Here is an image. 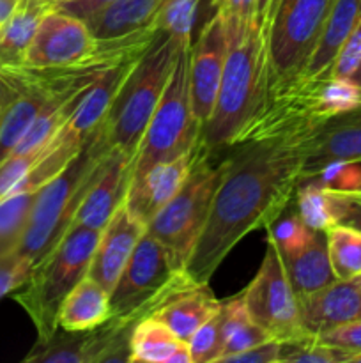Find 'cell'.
I'll list each match as a JSON object with an SVG mask.
<instances>
[{
	"mask_svg": "<svg viewBox=\"0 0 361 363\" xmlns=\"http://www.w3.org/2000/svg\"><path fill=\"white\" fill-rule=\"evenodd\" d=\"M229 50L227 25L218 9L202 23L190 48L188 80L193 116L200 128L207 124L214 110L218 89L222 84L223 67Z\"/></svg>",
	"mask_w": 361,
	"mask_h": 363,
	"instance_id": "obj_11",
	"label": "cell"
},
{
	"mask_svg": "<svg viewBox=\"0 0 361 363\" xmlns=\"http://www.w3.org/2000/svg\"><path fill=\"white\" fill-rule=\"evenodd\" d=\"M21 80L13 69H0V117L11 99L20 92Z\"/></svg>",
	"mask_w": 361,
	"mask_h": 363,
	"instance_id": "obj_43",
	"label": "cell"
},
{
	"mask_svg": "<svg viewBox=\"0 0 361 363\" xmlns=\"http://www.w3.org/2000/svg\"><path fill=\"white\" fill-rule=\"evenodd\" d=\"M357 194H361V191H357Z\"/></svg>",
	"mask_w": 361,
	"mask_h": 363,
	"instance_id": "obj_49",
	"label": "cell"
},
{
	"mask_svg": "<svg viewBox=\"0 0 361 363\" xmlns=\"http://www.w3.org/2000/svg\"><path fill=\"white\" fill-rule=\"evenodd\" d=\"M48 7L34 0H20L9 20L0 25V69L23 67L25 53Z\"/></svg>",
	"mask_w": 361,
	"mask_h": 363,
	"instance_id": "obj_26",
	"label": "cell"
},
{
	"mask_svg": "<svg viewBox=\"0 0 361 363\" xmlns=\"http://www.w3.org/2000/svg\"><path fill=\"white\" fill-rule=\"evenodd\" d=\"M304 138L244 142L229 147L232 152L225 158L209 218L184 266L191 282L209 284L244 236L269 229L289 208L301 181Z\"/></svg>",
	"mask_w": 361,
	"mask_h": 363,
	"instance_id": "obj_1",
	"label": "cell"
},
{
	"mask_svg": "<svg viewBox=\"0 0 361 363\" xmlns=\"http://www.w3.org/2000/svg\"><path fill=\"white\" fill-rule=\"evenodd\" d=\"M165 0H115L87 21L96 39H113L154 27Z\"/></svg>",
	"mask_w": 361,
	"mask_h": 363,
	"instance_id": "obj_25",
	"label": "cell"
},
{
	"mask_svg": "<svg viewBox=\"0 0 361 363\" xmlns=\"http://www.w3.org/2000/svg\"><path fill=\"white\" fill-rule=\"evenodd\" d=\"M108 152L99 126L85 138L80 152L38 190L27 230L16 250L34 266L67 233L88 183Z\"/></svg>",
	"mask_w": 361,
	"mask_h": 363,
	"instance_id": "obj_4",
	"label": "cell"
},
{
	"mask_svg": "<svg viewBox=\"0 0 361 363\" xmlns=\"http://www.w3.org/2000/svg\"><path fill=\"white\" fill-rule=\"evenodd\" d=\"M227 35L229 50L218 98L200 133V144L212 152L234 144L268 89V43L257 21L229 23Z\"/></svg>",
	"mask_w": 361,
	"mask_h": 363,
	"instance_id": "obj_2",
	"label": "cell"
},
{
	"mask_svg": "<svg viewBox=\"0 0 361 363\" xmlns=\"http://www.w3.org/2000/svg\"><path fill=\"white\" fill-rule=\"evenodd\" d=\"M329 191H331L336 223L361 233V194L331 190V188H329Z\"/></svg>",
	"mask_w": 361,
	"mask_h": 363,
	"instance_id": "obj_37",
	"label": "cell"
},
{
	"mask_svg": "<svg viewBox=\"0 0 361 363\" xmlns=\"http://www.w3.org/2000/svg\"><path fill=\"white\" fill-rule=\"evenodd\" d=\"M361 20V0H335L322 27L321 38L308 59L306 66L299 74L308 78H321L333 74V66L349 38L353 28Z\"/></svg>",
	"mask_w": 361,
	"mask_h": 363,
	"instance_id": "obj_22",
	"label": "cell"
},
{
	"mask_svg": "<svg viewBox=\"0 0 361 363\" xmlns=\"http://www.w3.org/2000/svg\"><path fill=\"white\" fill-rule=\"evenodd\" d=\"M349 78L354 82V84H357L361 87V62H360V66H357V69L354 71Z\"/></svg>",
	"mask_w": 361,
	"mask_h": 363,
	"instance_id": "obj_47",
	"label": "cell"
},
{
	"mask_svg": "<svg viewBox=\"0 0 361 363\" xmlns=\"http://www.w3.org/2000/svg\"><path fill=\"white\" fill-rule=\"evenodd\" d=\"M190 48V43L180 45L168 84L137 149L131 179L147 172L156 163L168 162L191 151L200 142L202 128L191 108L188 80Z\"/></svg>",
	"mask_w": 361,
	"mask_h": 363,
	"instance_id": "obj_8",
	"label": "cell"
},
{
	"mask_svg": "<svg viewBox=\"0 0 361 363\" xmlns=\"http://www.w3.org/2000/svg\"><path fill=\"white\" fill-rule=\"evenodd\" d=\"M296 206L301 220L311 229L326 230L336 223L331 191L315 181L297 186Z\"/></svg>",
	"mask_w": 361,
	"mask_h": 363,
	"instance_id": "obj_32",
	"label": "cell"
},
{
	"mask_svg": "<svg viewBox=\"0 0 361 363\" xmlns=\"http://www.w3.org/2000/svg\"><path fill=\"white\" fill-rule=\"evenodd\" d=\"M223 351L218 363L230 354L241 353L257 344L271 340L269 333L257 325L244 307L243 294L222 301Z\"/></svg>",
	"mask_w": 361,
	"mask_h": 363,
	"instance_id": "obj_27",
	"label": "cell"
},
{
	"mask_svg": "<svg viewBox=\"0 0 361 363\" xmlns=\"http://www.w3.org/2000/svg\"><path fill=\"white\" fill-rule=\"evenodd\" d=\"M315 183L340 191L361 190V162H333L315 177Z\"/></svg>",
	"mask_w": 361,
	"mask_h": 363,
	"instance_id": "obj_35",
	"label": "cell"
},
{
	"mask_svg": "<svg viewBox=\"0 0 361 363\" xmlns=\"http://www.w3.org/2000/svg\"><path fill=\"white\" fill-rule=\"evenodd\" d=\"M333 162H361V108L333 117L304 138L299 184L315 179Z\"/></svg>",
	"mask_w": 361,
	"mask_h": 363,
	"instance_id": "obj_14",
	"label": "cell"
},
{
	"mask_svg": "<svg viewBox=\"0 0 361 363\" xmlns=\"http://www.w3.org/2000/svg\"><path fill=\"white\" fill-rule=\"evenodd\" d=\"M13 71H16V74L20 77L21 89L11 99L0 117V163L13 155L30 124L41 113V110L53 98H59V94H53L42 85L25 78L20 67ZM66 98H71V96H66Z\"/></svg>",
	"mask_w": 361,
	"mask_h": 363,
	"instance_id": "obj_21",
	"label": "cell"
},
{
	"mask_svg": "<svg viewBox=\"0 0 361 363\" xmlns=\"http://www.w3.org/2000/svg\"><path fill=\"white\" fill-rule=\"evenodd\" d=\"M110 318V293L87 273L60 303L57 323L62 332H91Z\"/></svg>",
	"mask_w": 361,
	"mask_h": 363,
	"instance_id": "obj_23",
	"label": "cell"
},
{
	"mask_svg": "<svg viewBox=\"0 0 361 363\" xmlns=\"http://www.w3.org/2000/svg\"><path fill=\"white\" fill-rule=\"evenodd\" d=\"M183 43L159 30L144 55L124 78L101 124L110 151L122 152L134 162L149 121L161 99Z\"/></svg>",
	"mask_w": 361,
	"mask_h": 363,
	"instance_id": "obj_3",
	"label": "cell"
},
{
	"mask_svg": "<svg viewBox=\"0 0 361 363\" xmlns=\"http://www.w3.org/2000/svg\"><path fill=\"white\" fill-rule=\"evenodd\" d=\"M301 321L311 335H324L338 326L361 319L360 279L335 280L299 300Z\"/></svg>",
	"mask_w": 361,
	"mask_h": 363,
	"instance_id": "obj_17",
	"label": "cell"
},
{
	"mask_svg": "<svg viewBox=\"0 0 361 363\" xmlns=\"http://www.w3.org/2000/svg\"><path fill=\"white\" fill-rule=\"evenodd\" d=\"M218 11L227 25L255 21L257 0H218Z\"/></svg>",
	"mask_w": 361,
	"mask_h": 363,
	"instance_id": "obj_41",
	"label": "cell"
},
{
	"mask_svg": "<svg viewBox=\"0 0 361 363\" xmlns=\"http://www.w3.org/2000/svg\"><path fill=\"white\" fill-rule=\"evenodd\" d=\"M319 339L333 344V346L342 347V350L349 351L350 354L361 353V319L338 326V328L331 330L324 335H319Z\"/></svg>",
	"mask_w": 361,
	"mask_h": 363,
	"instance_id": "obj_39",
	"label": "cell"
},
{
	"mask_svg": "<svg viewBox=\"0 0 361 363\" xmlns=\"http://www.w3.org/2000/svg\"><path fill=\"white\" fill-rule=\"evenodd\" d=\"M280 0H257V11H255V21H257L258 28L265 34L268 39L269 25H271L273 18H275L276 9H278Z\"/></svg>",
	"mask_w": 361,
	"mask_h": 363,
	"instance_id": "obj_44",
	"label": "cell"
},
{
	"mask_svg": "<svg viewBox=\"0 0 361 363\" xmlns=\"http://www.w3.org/2000/svg\"><path fill=\"white\" fill-rule=\"evenodd\" d=\"M198 145L177 158L159 162L142 176L130 179L124 202L137 218L149 223L152 216L179 191L197 158Z\"/></svg>",
	"mask_w": 361,
	"mask_h": 363,
	"instance_id": "obj_16",
	"label": "cell"
},
{
	"mask_svg": "<svg viewBox=\"0 0 361 363\" xmlns=\"http://www.w3.org/2000/svg\"><path fill=\"white\" fill-rule=\"evenodd\" d=\"M243 301L251 319L271 339L287 342L310 335L301 321L299 300L290 286L278 248L269 236L260 268L243 291Z\"/></svg>",
	"mask_w": 361,
	"mask_h": 363,
	"instance_id": "obj_10",
	"label": "cell"
},
{
	"mask_svg": "<svg viewBox=\"0 0 361 363\" xmlns=\"http://www.w3.org/2000/svg\"><path fill=\"white\" fill-rule=\"evenodd\" d=\"M145 233L147 223L137 218L126 202H122L101 229L88 266V275L110 293Z\"/></svg>",
	"mask_w": 361,
	"mask_h": 363,
	"instance_id": "obj_15",
	"label": "cell"
},
{
	"mask_svg": "<svg viewBox=\"0 0 361 363\" xmlns=\"http://www.w3.org/2000/svg\"><path fill=\"white\" fill-rule=\"evenodd\" d=\"M223 362L236 363H280V340H265L241 353L230 354Z\"/></svg>",
	"mask_w": 361,
	"mask_h": 363,
	"instance_id": "obj_40",
	"label": "cell"
},
{
	"mask_svg": "<svg viewBox=\"0 0 361 363\" xmlns=\"http://www.w3.org/2000/svg\"><path fill=\"white\" fill-rule=\"evenodd\" d=\"M133 162L122 152L110 151L88 183L73 223L101 230L126 197Z\"/></svg>",
	"mask_w": 361,
	"mask_h": 363,
	"instance_id": "obj_13",
	"label": "cell"
},
{
	"mask_svg": "<svg viewBox=\"0 0 361 363\" xmlns=\"http://www.w3.org/2000/svg\"><path fill=\"white\" fill-rule=\"evenodd\" d=\"M38 190L18 191L0 201V259L20 248Z\"/></svg>",
	"mask_w": 361,
	"mask_h": 363,
	"instance_id": "obj_29",
	"label": "cell"
},
{
	"mask_svg": "<svg viewBox=\"0 0 361 363\" xmlns=\"http://www.w3.org/2000/svg\"><path fill=\"white\" fill-rule=\"evenodd\" d=\"M99 234L101 230L71 223L62 240L34 266L27 282L13 293L34 323L38 340L50 339L59 330L60 303L88 273Z\"/></svg>",
	"mask_w": 361,
	"mask_h": 363,
	"instance_id": "obj_5",
	"label": "cell"
},
{
	"mask_svg": "<svg viewBox=\"0 0 361 363\" xmlns=\"http://www.w3.org/2000/svg\"><path fill=\"white\" fill-rule=\"evenodd\" d=\"M280 257L297 300L336 280L329 262L326 230H314L306 243L294 250L280 252Z\"/></svg>",
	"mask_w": 361,
	"mask_h": 363,
	"instance_id": "obj_18",
	"label": "cell"
},
{
	"mask_svg": "<svg viewBox=\"0 0 361 363\" xmlns=\"http://www.w3.org/2000/svg\"><path fill=\"white\" fill-rule=\"evenodd\" d=\"M186 269L172 252L145 233L110 291L113 321L137 325L161 307L172 294L191 286Z\"/></svg>",
	"mask_w": 361,
	"mask_h": 363,
	"instance_id": "obj_6",
	"label": "cell"
},
{
	"mask_svg": "<svg viewBox=\"0 0 361 363\" xmlns=\"http://www.w3.org/2000/svg\"><path fill=\"white\" fill-rule=\"evenodd\" d=\"M34 262L20 252L0 259V300L20 289L30 277Z\"/></svg>",
	"mask_w": 361,
	"mask_h": 363,
	"instance_id": "obj_36",
	"label": "cell"
},
{
	"mask_svg": "<svg viewBox=\"0 0 361 363\" xmlns=\"http://www.w3.org/2000/svg\"><path fill=\"white\" fill-rule=\"evenodd\" d=\"M18 4H20V0H0V25H4L9 20V16L14 13Z\"/></svg>",
	"mask_w": 361,
	"mask_h": 363,
	"instance_id": "obj_45",
	"label": "cell"
},
{
	"mask_svg": "<svg viewBox=\"0 0 361 363\" xmlns=\"http://www.w3.org/2000/svg\"><path fill=\"white\" fill-rule=\"evenodd\" d=\"M357 279H360V282H361V275H360V277H357Z\"/></svg>",
	"mask_w": 361,
	"mask_h": 363,
	"instance_id": "obj_48",
	"label": "cell"
},
{
	"mask_svg": "<svg viewBox=\"0 0 361 363\" xmlns=\"http://www.w3.org/2000/svg\"><path fill=\"white\" fill-rule=\"evenodd\" d=\"M211 155L212 151L198 142L197 158L190 176L179 191L147 223V233L161 241L183 266H186L188 257L204 230L212 199L225 172V158L214 163Z\"/></svg>",
	"mask_w": 361,
	"mask_h": 363,
	"instance_id": "obj_7",
	"label": "cell"
},
{
	"mask_svg": "<svg viewBox=\"0 0 361 363\" xmlns=\"http://www.w3.org/2000/svg\"><path fill=\"white\" fill-rule=\"evenodd\" d=\"M191 363H212L218 362L223 351L222 335V308L205 321L188 340Z\"/></svg>",
	"mask_w": 361,
	"mask_h": 363,
	"instance_id": "obj_34",
	"label": "cell"
},
{
	"mask_svg": "<svg viewBox=\"0 0 361 363\" xmlns=\"http://www.w3.org/2000/svg\"><path fill=\"white\" fill-rule=\"evenodd\" d=\"M96 335L91 332H64L57 330L50 339L38 340L23 363H94Z\"/></svg>",
	"mask_w": 361,
	"mask_h": 363,
	"instance_id": "obj_28",
	"label": "cell"
},
{
	"mask_svg": "<svg viewBox=\"0 0 361 363\" xmlns=\"http://www.w3.org/2000/svg\"><path fill=\"white\" fill-rule=\"evenodd\" d=\"M137 60H130V62L110 67L98 80L92 82L87 89L81 91L76 106H74L73 113L66 123V128L71 133L85 140L92 131L101 126L120 85L124 84V78Z\"/></svg>",
	"mask_w": 361,
	"mask_h": 363,
	"instance_id": "obj_20",
	"label": "cell"
},
{
	"mask_svg": "<svg viewBox=\"0 0 361 363\" xmlns=\"http://www.w3.org/2000/svg\"><path fill=\"white\" fill-rule=\"evenodd\" d=\"M34 2H38V4H41V6H45V7H48V9H52V7H55L57 4L66 2V0H34Z\"/></svg>",
	"mask_w": 361,
	"mask_h": 363,
	"instance_id": "obj_46",
	"label": "cell"
},
{
	"mask_svg": "<svg viewBox=\"0 0 361 363\" xmlns=\"http://www.w3.org/2000/svg\"><path fill=\"white\" fill-rule=\"evenodd\" d=\"M212 6H218V0H165L154 18V27L191 45L202 11Z\"/></svg>",
	"mask_w": 361,
	"mask_h": 363,
	"instance_id": "obj_30",
	"label": "cell"
},
{
	"mask_svg": "<svg viewBox=\"0 0 361 363\" xmlns=\"http://www.w3.org/2000/svg\"><path fill=\"white\" fill-rule=\"evenodd\" d=\"M222 308L209 284H191L177 291L151 315L165 323L179 339L190 340L193 333Z\"/></svg>",
	"mask_w": 361,
	"mask_h": 363,
	"instance_id": "obj_19",
	"label": "cell"
},
{
	"mask_svg": "<svg viewBox=\"0 0 361 363\" xmlns=\"http://www.w3.org/2000/svg\"><path fill=\"white\" fill-rule=\"evenodd\" d=\"M328 254L336 280H350L361 275V233L345 225L326 229Z\"/></svg>",
	"mask_w": 361,
	"mask_h": 363,
	"instance_id": "obj_31",
	"label": "cell"
},
{
	"mask_svg": "<svg viewBox=\"0 0 361 363\" xmlns=\"http://www.w3.org/2000/svg\"><path fill=\"white\" fill-rule=\"evenodd\" d=\"M115 0H66V2L57 4L52 9H59L62 13L71 14L74 18H80L85 23L91 21L98 13H101L105 7L113 4Z\"/></svg>",
	"mask_w": 361,
	"mask_h": 363,
	"instance_id": "obj_42",
	"label": "cell"
},
{
	"mask_svg": "<svg viewBox=\"0 0 361 363\" xmlns=\"http://www.w3.org/2000/svg\"><path fill=\"white\" fill-rule=\"evenodd\" d=\"M350 353L338 346L324 342L317 335L280 342L282 363H349Z\"/></svg>",
	"mask_w": 361,
	"mask_h": 363,
	"instance_id": "obj_33",
	"label": "cell"
},
{
	"mask_svg": "<svg viewBox=\"0 0 361 363\" xmlns=\"http://www.w3.org/2000/svg\"><path fill=\"white\" fill-rule=\"evenodd\" d=\"M361 62V20L349 34V38L343 43L338 57L333 66V77L349 78L357 69Z\"/></svg>",
	"mask_w": 361,
	"mask_h": 363,
	"instance_id": "obj_38",
	"label": "cell"
},
{
	"mask_svg": "<svg viewBox=\"0 0 361 363\" xmlns=\"http://www.w3.org/2000/svg\"><path fill=\"white\" fill-rule=\"evenodd\" d=\"M96 45L98 39L84 20L59 9H48L25 53L23 67L50 69L69 66L91 55Z\"/></svg>",
	"mask_w": 361,
	"mask_h": 363,
	"instance_id": "obj_12",
	"label": "cell"
},
{
	"mask_svg": "<svg viewBox=\"0 0 361 363\" xmlns=\"http://www.w3.org/2000/svg\"><path fill=\"white\" fill-rule=\"evenodd\" d=\"M335 0H280L268 30V87L306 66Z\"/></svg>",
	"mask_w": 361,
	"mask_h": 363,
	"instance_id": "obj_9",
	"label": "cell"
},
{
	"mask_svg": "<svg viewBox=\"0 0 361 363\" xmlns=\"http://www.w3.org/2000/svg\"><path fill=\"white\" fill-rule=\"evenodd\" d=\"M191 363L186 340L154 315L142 318L130 337V363Z\"/></svg>",
	"mask_w": 361,
	"mask_h": 363,
	"instance_id": "obj_24",
	"label": "cell"
}]
</instances>
